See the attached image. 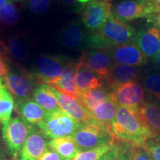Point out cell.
Listing matches in <instances>:
<instances>
[{"instance_id": "83f0119b", "label": "cell", "mask_w": 160, "mask_h": 160, "mask_svg": "<svg viewBox=\"0 0 160 160\" xmlns=\"http://www.w3.org/2000/svg\"><path fill=\"white\" fill-rule=\"evenodd\" d=\"M19 21V13L11 0L0 10V22L5 26H13Z\"/></svg>"}, {"instance_id": "5bb4252c", "label": "cell", "mask_w": 160, "mask_h": 160, "mask_svg": "<svg viewBox=\"0 0 160 160\" xmlns=\"http://www.w3.org/2000/svg\"><path fill=\"white\" fill-rule=\"evenodd\" d=\"M142 73V68L141 67L115 63L103 82L111 91H113L122 84L133 81L139 82Z\"/></svg>"}, {"instance_id": "f546056e", "label": "cell", "mask_w": 160, "mask_h": 160, "mask_svg": "<svg viewBox=\"0 0 160 160\" xmlns=\"http://www.w3.org/2000/svg\"><path fill=\"white\" fill-rule=\"evenodd\" d=\"M153 160H160V135H154L149 138L142 145Z\"/></svg>"}, {"instance_id": "4fadbf2b", "label": "cell", "mask_w": 160, "mask_h": 160, "mask_svg": "<svg viewBox=\"0 0 160 160\" xmlns=\"http://www.w3.org/2000/svg\"><path fill=\"white\" fill-rule=\"evenodd\" d=\"M133 41L148 59L152 60L160 51V31L153 25L137 32Z\"/></svg>"}, {"instance_id": "d6a6232c", "label": "cell", "mask_w": 160, "mask_h": 160, "mask_svg": "<svg viewBox=\"0 0 160 160\" xmlns=\"http://www.w3.org/2000/svg\"><path fill=\"white\" fill-rule=\"evenodd\" d=\"M128 153L129 160H153L151 156L140 146L131 145Z\"/></svg>"}, {"instance_id": "b9f144b4", "label": "cell", "mask_w": 160, "mask_h": 160, "mask_svg": "<svg viewBox=\"0 0 160 160\" xmlns=\"http://www.w3.org/2000/svg\"><path fill=\"white\" fill-rule=\"evenodd\" d=\"M0 160H8L7 157H6L5 150L1 146H0Z\"/></svg>"}, {"instance_id": "8d00e7d4", "label": "cell", "mask_w": 160, "mask_h": 160, "mask_svg": "<svg viewBox=\"0 0 160 160\" xmlns=\"http://www.w3.org/2000/svg\"><path fill=\"white\" fill-rule=\"evenodd\" d=\"M9 71V66L5 62L4 58L0 55V84L4 83L6 76Z\"/></svg>"}, {"instance_id": "7a4b0ae2", "label": "cell", "mask_w": 160, "mask_h": 160, "mask_svg": "<svg viewBox=\"0 0 160 160\" xmlns=\"http://www.w3.org/2000/svg\"><path fill=\"white\" fill-rule=\"evenodd\" d=\"M71 137L81 151L97 148L115 141L110 132L93 119L82 122Z\"/></svg>"}, {"instance_id": "ee69618b", "label": "cell", "mask_w": 160, "mask_h": 160, "mask_svg": "<svg viewBox=\"0 0 160 160\" xmlns=\"http://www.w3.org/2000/svg\"><path fill=\"white\" fill-rule=\"evenodd\" d=\"M78 2H79L82 5H83V6H85L86 5H87L88 3L89 2H91V1H92V0H77Z\"/></svg>"}, {"instance_id": "603a6c76", "label": "cell", "mask_w": 160, "mask_h": 160, "mask_svg": "<svg viewBox=\"0 0 160 160\" xmlns=\"http://www.w3.org/2000/svg\"><path fill=\"white\" fill-rule=\"evenodd\" d=\"M118 105L113 99L112 93L108 99L103 104L91 111V115L92 119H94L98 123L101 124L109 131L111 123L114 119Z\"/></svg>"}, {"instance_id": "52a82bcc", "label": "cell", "mask_w": 160, "mask_h": 160, "mask_svg": "<svg viewBox=\"0 0 160 160\" xmlns=\"http://www.w3.org/2000/svg\"><path fill=\"white\" fill-rule=\"evenodd\" d=\"M69 62L59 57L45 55L38 58L36 78L42 84L54 86L61 78L65 67Z\"/></svg>"}, {"instance_id": "d6986e66", "label": "cell", "mask_w": 160, "mask_h": 160, "mask_svg": "<svg viewBox=\"0 0 160 160\" xmlns=\"http://www.w3.org/2000/svg\"><path fill=\"white\" fill-rule=\"evenodd\" d=\"M17 110L22 119L32 126L39 125L48 113L31 99H27L17 103Z\"/></svg>"}, {"instance_id": "f1b7e54d", "label": "cell", "mask_w": 160, "mask_h": 160, "mask_svg": "<svg viewBox=\"0 0 160 160\" xmlns=\"http://www.w3.org/2000/svg\"><path fill=\"white\" fill-rule=\"evenodd\" d=\"M113 143L114 142L104 145L97 148L88 150V151L79 152L73 160H97L112 148Z\"/></svg>"}, {"instance_id": "2e32d148", "label": "cell", "mask_w": 160, "mask_h": 160, "mask_svg": "<svg viewBox=\"0 0 160 160\" xmlns=\"http://www.w3.org/2000/svg\"><path fill=\"white\" fill-rule=\"evenodd\" d=\"M54 94L60 108L73 119L79 122H87L92 119L90 112L79 99L66 95L56 88H54Z\"/></svg>"}, {"instance_id": "e0dca14e", "label": "cell", "mask_w": 160, "mask_h": 160, "mask_svg": "<svg viewBox=\"0 0 160 160\" xmlns=\"http://www.w3.org/2000/svg\"><path fill=\"white\" fill-rule=\"evenodd\" d=\"M88 36L84 33L81 24L73 21L66 25L61 32L60 40L65 48L72 49L86 48Z\"/></svg>"}, {"instance_id": "3957f363", "label": "cell", "mask_w": 160, "mask_h": 160, "mask_svg": "<svg viewBox=\"0 0 160 160\" xmlns=\"http://www.w3.org/2000/svg\"><path fill=\"white\" fill-rule=\"evenodd\" d=\"M81 123L60 109L54 112H48L37 126L46 137L52 139L71 137Z\"/></svg>"}, {"instance_id": "7402d4cb", "label": "cell", "mask_w": 160, "mask_h": 160, "mask_svg": "<svg viewBox=\"0 0 160 160\" xmlns=\"http://www.w3.org/2000/svg\"><path fill=\"white\" fill-rule=\"evenodd\" d=\"M76 85H77L78 91L80 95L81 93H85L89 90L102 85V81L94 72H93L88 68L79 62L77 63Z\"/></svg>"}, {"instance_id": "ab89813d", "label": "cell", "mask_w": 160, "mask_h": 160, "mask_svg": "<svg viewBox=\"0 0 160 160\" xmlns=\"http://www.w3.org/2000/svg\"><path fill=\"white\" fill-rule=\"evenodd\" d=\"M146 2L151 8L152 13H156L160 12V0H146Z\"/></svg>"}, {"instance_id": "ffe728a7", "label": "cell", "mask_w": 160, "mask_h": 160, "mask_svg": "<svg viewBox=\"0 0 160 160\" xmlns=\"http://www.w3.org/2000/svg\"><path fill=\"white\" fill-rule=\"evenodd\" d=\"M33 99L47 112H54L60 108L57 98L54 94V87L41 84L36 88L33 93Z\"/></svg>"}, {"instance_id": "cb8c5ba5", "label": "cell", "mask_w": 160, "mask_h": 160, "mask_svg": "<svg viewBox=\"0 0 160 160\" xmlns=\"http://www.w3.org/2000/svg\"><path fill=\"white\" fill-rule=\"evenodd\" d=\"M48 147L65 160H73L81 151L71 137L52 139L48 142Z\"/></svg>"}, {"instance_id": "5b68a950", "label": "cell", "mask_w": 160, "mask_h": 160, "mask_svg": "<svg viewBox=\"0 0 160 160\" xmlns=\"http://www.w3.org/2000/svg\"><path fill=\"white\" fill-rule=\"evenodd\" d=\"M33 126L20 117H13L2 128V138L9 154L16 159Z\"/></svg>"}, {"instance_id": "d4e9b609", "label": "cell", "mask_w": 160, "mask_h": 160, "mask_svg": "<svg viewBox=\"0 0 160 160\" xmlns=\"http://www.w3.org/2000/svg\"><path fill=\"white\" fill-rule=\"evenodd\" d=\"M142 85L146 93L153 101L160 102V71L157 68L142 70L141 78Z\"/></svg>"}, {"instance_id": "8992f818", "label": "cell", "mask_w": 160, "mask_h": 160, "mask_svg": "<svg viewBox=\"0 0 160 160\" xmlns=\"http://www.w3.org/2000/svg\"><path fill=\"white\" fill-rule=\"evenodd\" d=\"M113 99L119 106L140 111L145 103V91L139 81L129 82L111 91Z\"/></svg>"}, {"instance_id": "484cf974", "label": "cell", "mask_w": 160, "mask_h": 160, "mask_svg": "<svg viewBox=\"0 0 160 160\" xmlns=\"http://www.w3.org/2000/svg\"><path fill=\"white\" fill-rule=\"evenodd\" d=\"M140 113L153 135H160V102L146 101Z\"/></svg>"}, {"instance_id": "d590c367", "label": "cell", "mask_w": 160, "mask_h": 160, "mask_svg": "<svg viewBox=\"0 0 160 160\" xmlns=\"http://www.w3.org/2000/svg\"><path fill=\"white\" fill-rule=\"evenodd\" d=\"M39 160H65L62 157H60L57 152H55L51 148H48L44 152Z\"/></svg>"}, {"instance_id": "44dd1931", "label": "cell", "mask_w": 160, "mask_h": 160, "mask_svg": "<svg viewBox=\"0 0 160 160\" xmlns=\"http://www.w3.org/2000/svg\"><path fill=\"white\" fill-rule=\"evenodd\" d=\"M111 95V91L105 85L81 93L79 99L90 113L103 104Z\"/></svg>"}, {"instance_id": "1f68e13d", "label": "cell", "mask_w": 160, "mask_h": 160, "mask_svg": "<svg viewBox=\"0 0 160 160\" xmlns=\"http://www.w3.org/2000/svg\"><path fill=\"white\" fill-rule=\"evenodd\" d=\"M28 7L33 13L43 14L51 7V0H28Z\"/></svg>"}, {"instance_id": "4dcf8cb0", "label": "cell", "mask_w": 160, "mask_h": 160, "mask_svg": "<svg viewBox=\"0 0 160 160\" xmlns=\"http://www.w3.org/2000/svg\"><path fill=\"white\" fill-rule=\"evenodd\" d=\"M9 50L13 57L18 59H22L25 57L26 48L22 42L18 39H12L9 42Z\"/></svg>"}, {"instance_id": "277c9868", "label": "cell", "mask_w": 160, "mask_h": 160, "mask_svg": "<svg viewBox=\"0 0 160 160\" xmlns=\"http://www.w3.org/2000/svg\"><path fill=\"white\" fill-rule=\"evenodd\" d=\"M97 33L110 48L112 46L133 42L137 32L131 24L116 19L111 15Z\"/></svg>"}, {"instance_id": "6da1fadb", "label": "cell", "mask_w": 160, "mask_h": 160, "mask_svg": "<svg viewBox=\"0 0 160 160\" xmlns=\"http://www.w3.org/2000/svg\"><path fill=\"white\" fill-rule=\"evenodd\" d=\"M109 132L115 139L140 147L146 140L154 136L140 111L123 106H118Z\"/></svg>"}, {"instance_id": "74e56055", "label": "cell", "mask_w": 160, "mask_h": 160, "mask_svg": "<svg viewBox=\"0 0 160 160\" xmlns=\"http://www.w3.org/2000/svg\"><path fill=\"white\" fill-rule=\"evenodd\" d=\"M131 144L125 142H124V145L118 157L114 160H129V148Z\"/></svg>"}, {"instance_id": "ba28073f", "label": "cell", "mask_w": 160, "mask_h": 160, "mask_svg": "<svg viewBox=\"0 0 160 160\" xmlns=\"http://www.w3.org/2000/svg\"><path fill=\"white\" fill-rule=\"evenodd\" d=\"M152 14L146 0H122L111 3V15L125 22L142 18L148 19Z\"/></svg>"}, {"instance_id": "9c48e42d", "label": "cell", "mask_w": 160, "mask_h": 160, "mask_svg": "<svg viewBox=\"0 0 160 160\" xmlns=\"http://www.w3.org/2000/svg\"><path fill=\"white\" fill-rule=\"evenodd\" d=\"M111 15L109 0H92L83 8L82 21L92 32H97Z\"/></svg>"}, {"instance_id": "836d02e7", "label": "cell", "mask_w": 160, "mask_h": 160, "mask_svg": "<svg viewBox=\"0 0 160 160\" xmlns=\"http://www.w3.org/2000/svg\"><path fill=\"white\" fill-rule=\"evenodd\" d=\"M124 145V142L119 141V140L115 139L114 143H113L112 148L105 153V154L102 156L97 160H114L118 157Z\"/></svg>"}, {"instance_id": "ac0fdd59", "label": "cell", "mask_w": 160, "mask_h": 160, "mask_svg": "<svg viewBox=\"0 0 160 160\" xmlns=\"http://www.w3.org/2000/svg\"><path fill=\"white\" fill-rule=\"evenodd\" d=\"M77 71V63L69 62L64 68L60 79L53 87L66 95L79 99V93L76 85Z\"/></svg>"}, {"instance_id": "4316f807", "label": "cell", "mask_w": 160, "mask_h": 160, "mask_svg": "<svg viewBox=\"0 0 160 160\" xmlns=\"http://www.w3.org/2000/svg\"><path fill=\"white\" fill-rule=\"evenodd\" d=\"M14 99L4 83L0 84V121L5 125L11 119Z\"/></svg>"}, {"instance_id": "9a60e30c", "label": "cell", "mask_w": 160, "mask_h": 160, "mask_svg": "<svg viewBox=\"0 0 160 160\" xmlns=\"http://www.w3.org/2000/svg\"><path fill=\"white\" fill-rule=\"evenodd\" d=\"M48 146L47 137L33 126L18 156L19 160H39Z\"/></svg>"}, {"instance_id": "f35d334b", "label": "cell", "mask_w": 160, "mask_h": 160, "mask_svg": "<svg viewBox=\"0 0 160 160\" xmlns=\"http://www.w3.org/2000/svg\"><path fill=\"white\" fill-rule=\"evenodd\" d=\"M148 22L151 25H153L159 30L160 31V12L153 13L147 19Z\"/></svg>"}, {"instance_id": "f6af8a7d", "label": "cell", "mask_w": 160, "mask_h": 160, "mask_svg": "<svg viewBox=\"0 0 160 160\" xmlns=\"http://www.w3.org/2000/svg\"><path fill=\"white\" fill-rule=\"evenodd\" d=\"M13 1H16V2H25V0H13Z\"/></svg>"}, {"instance_id": "7bdbcfd3", "label": "cell", "mask_w": 160, "mask_h": 160, "mask_svg": "<svg viewBox=\"0 0 160 160\" xmlns=\"http://www.w3.org/2000/svg\"><path fill=\"white\" fill-rule=\"evenodd\" d=\"M10 0H0V10Z\"/></svg>"}, {"instance_id": "e575fe53", "label": "cell", "mask_w": 160, "mask_h": 160, "mask_svg": "<svg viewBox=\"0 0 160 160\" xmlns=\"http://www.w3.org/2000/svg\"><path fill=\"white\" fill-rule=\"evenodd\" d=\"M65 8L69 9L70 11L74 13H79L83 10L85 6L82 5L77 0H58Z\"/></svg>"}, {"instance_id": "7c38bea8", "label": "cell", "mask_w": 160, "mask_h": 160, "mask_svg": "<svg viewBox=\"0 0 160 160\" xmlns=\"http://www.w3.org/2000/svg\"><path fill=\"white\" fill-rule=\"evenodd\" d=\"M107 51L116 64L142 67L148 63V59L133 41L124 45L112 46Z\"/></svg>"}, {"instance_id": "8fae6325", "label": "cell", "mask_w": 160, "mask_h": 160, "mask_svg": "<svg viewBox=\"0 0 160 160\" xmlns=\"http://www.w3.org/2000/svg\"><path fill=\"white\" fill-rule=\"evenodd\" d=\"M79 62L94 72L102 82L115 64L108 51L104 49L88 50L82 53Z\"/></svg>"}, {"instance_id": "60d3db41", "label": "cell", "mask_w": 160, "mask_h": 160, "mask_svg": "<svg viewBox=\"0 0 160 160\" xmlns=\"http://www.w3.org/2000/svg\"><path fill=\"white\" fill-rule=\"evenodd\" d=\"M153 64H154L155 68L159 70L160 71V51L158 53V54L152 59Z\"/></svg>"}, {"instance_id": "30bf717a", "label": "cell", "mask_w": 160, "mask_h": 160, "mask_svg": "<svg viewBox=\"0 0 160 160\" xmlns=\"http://www.w3.org/2000/svg\"><path fill=\"white\" fill-rule=\"evenodd\" d=\"M5 84L17 99V104L31 99L35 90V77L22 71H10L5 79Z\"/></svg>"}]
</instances>
